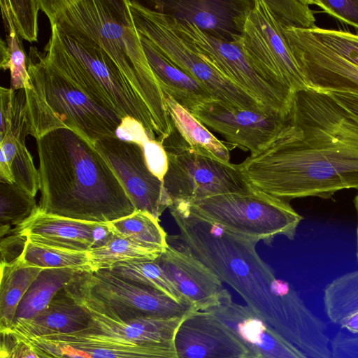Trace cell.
<instances>
[{"label":"cell","instance_id":"obj_43","mask_svg":"<svg viewBox=\"0 0 358 358\" xmlns=\"http://www.w3.org/2000/svg\"><path fill=\"white\" fill-rule=\"evenodd\" d=\"M1 239V263H9L18 258L27 241V238L17 234H9Z\"/></svg>","mask_w":358,"mask_h":358},{"label":"cell","instance_id":"obj_14","mask_svg":"<svg viewBox=\"0 0 358 358\" xmlns=\"http://www.w3.org/2000/svg\"><path fill=\"white\" fill-rule=\"evenodd\" d=\"M41 358H177L173 344H141L90 328L22 339Z\"/></svg>","mask_w":358,"mask_h":358},{"label":"cell","instance_id":"obj_13","mask_svg":"<svg viewBox=\"0 0 358 358\" xmlns=\"http://www.w3.org/2000/svg\"><path fill=\"white\" fill-rule=\"evenodd\" d=\"M94 147L119 180L135 210L146 211L159 219L173 202L163 180L149 169L142 148L117 138L97 141Z\"/></svg>","mask_w":358,"mask_h":358},{"label":"cell","instance_id":"obj_42","mask_svg":"<svg viewBox=\"0 0 358 358\" xmlns=\"http://www.w3.org/2000/svg\"><path fill=\"white\" fill-rule=\"evenodd\" d=\"M332 358H358V334L339 331L331 340Z\"/></svg>","mask_w":358,"mask_h":358},{"label":"cell","instance_id":"obj_26","mask_svg":"<svg viewBox=\"0 0 358 358\" xmlns=\"http://www.w3.org/2000/svg\"><path fill=\"white\" fill-rule=\"evenodd\" d=\"M0 268V331L7 333L15 322L22 299L43 268L26 264L20 257L1 263Z\"/></svg>","mask_w":358,"mask_h":358},{"label":"cell","instance_id":"obj_10","mask_svg":"<svg viewBox=\"0 0 358 358\" xmlns=\"http://www.w3.org/2000/svg\"><path fill=\"white\" fill-rule=\"evenodd\" d=\"M159 142L168 159L164 186L173 203L189 204L250 188L238 164L222 163L194 152L173 125L171 134Z\"/></svg>","mask_w":358,"mask_h":358},{"label":"cell","instance_id":"obj_36","mask_svg":"<svg viewBox=\"0 0 358 358\" xmlns=\"http://www.w3.org/2000/svg\"><path fill=\"white\" fill-rule=\"evenodd\" d=\"M276 20L285 28L310 29L316 27L309 0H265Z\"/></svg>","mask_w":358,"mask_h":358},{"label":"cell","instance_id":"obj_5","mask_svg":"<svg viewBox=\"0 0 358 358\" xmlns=\"http://www.w3.org/2000/svg\"><path fill=\"white\" fill-rule=\"evenodd\" d=\"M27 66L31 85L24 90L29 135L37 139L51 131L68 129L93 145L116 138L122 119L60 73L35 46L29 48Z\"/></svg>","mask_w":358,"mask_h":358},{"label":"cell","instance_id":"obj_15","mask_svg":"<svg viewBox=\"0 0 358 358\" xmlns=\"http://www.w3.org/2000/svg\"><path fill=\"white\" fill-rule=\"evenodd\" d=\"M191 113L207 128L227 142L255 155L279 133L288 117L271 112L238 108L213 99L194 107Z\"/></svg>","mask_w":358,"mask_h":358},{"label":"cell","instance_id":"obj_9","mask_svg":"<svg viewBox=\"0 0 358 358\" xmlns=\"http://www.w3.org/2000/svg\"><path fill=\"white\" fill-rule=\"evenodd\" d=\"M127 2L138 34L148 39L182 71L203 85L217 100L238 108L271 111L221 74L194 46L184 41L171 26L166 14L138 1Z\"/></svg>","mask_w":358,"mask_h":358},{"label":"cell","instance_id":"obj_2","mask_svg":"<svg viewBox=\"0 0 358 358\" xmlns=\"http://www.w3.org/2000/svg\"><path fill=\"white\" fill-rule=\"evenodd\" d=\"M169 209L181 241L222 282L232 287L252 311L285 338L303 327L308 307L291 285L276 279L260 259L257 242L201 219L186 204L175 203Z\"/></svg>","mask_w":358,"mask_h":358},{"label":"cell","instance_id":"obj_38","mask_svg":"<svg viewBox=\"0 0 358 358\" xmlns=\"http://www.w3.org/2000/svg\"><path fill=\"white\" fill-rule=\"evenodd\" d=\"M309 2L338 20L358 29V0H309Z\"/></svg>","mask_w":358,"mask_h":358},{"label":"cell","instance_id":"obj_30","mask_svg":"<svg viewBox=\"0 0 358 358\" xmlns=\"http://www.w3.org/2000/svg\"><path fill=\"white\" fill-rule=\"evenodd\" d=\"M323 303L327 317L337 325L358 311V270L329 282L324 289Z\"/></svg>","mask_w":358,"mask_h":358},{"label":"cell","instance_id":"obj_27","mask_svg":"<svg viewBox=\"0 0 358 358\" xmlns=\"http://www.w3.org/2000/svg\"><path fill=\"white\" fill-rule=\"evenodd\" d=\"M80 271H83L75 268L43 269L22 299L15 322L31 319L41 313Z\"/></svg>","mask_w":358,"mask_h":358},{"label":"cell","instance_id":"obj_34","mask_svg":"<svg viewBox=\"0 0 358 358\" xmlns=\"http://www.w3.org/2000/svg\"><path fill=\"white\" fill-rule=\"evenodd\" d=\"M1 15L5 30L8 34L6 41L1 38L0 67L2 70L10 71V88L13 90L29 89L31 85L27 71V56L22 45L9 17L4 13Z\"/></svg>","mask_w":358,"mask_h":358},{"label":"cell","instance_id":"obj_1","mask_svg":"<svg viewBox=\"0 0 358 358\" xmlns=\"http://www.w3.org/2000/svg\"><path fill=\"white\" fill-rule=\"evenodd\" d=\"M238 166L252 189L289 202L358 191V122L328 93L295 92L285 125Z\"/></svg>","mask_w":358,"mask_h":358},{"label":"cell","instance_id":"obj_4","mask_svg":"<svg viewBox=\"0 0 358 358\" xmlns=\"http://www.w3.org/2000/svg\"><path fill=\"white\" fill-rule=\"evenodd\" d=\"M50 25L76 41L105 52L146 104L157 128V140L173 124L164 94L144 52L127 0H39Z\"/></svg>","mask_w":358,"mask_h":358},{"label":"cell","instance_id":"obj_8","mask_svg":"<svg viewBox=\"0 0 358 358\" xmlns=\"http://www.w3.org/2000/svg\"><path fill=\"white\" fill-rule=\"evenodd\" d=\"M66 288L80 305L119 320L145 315L183 318L196 311L159 290L106 269L80 271Z\"/></svg>","mask_w":358,"mask_h":358},{"label":"cell","instance_id":"obj_35","mask_svg":"<svg viewBox=\"0 0 358 358\" xmlns=\"http://www.w3.org/2000/svg\"><path fill=\"white\" fill-rule=\"evenodd\" d=\"M1 13L10 19L19 37L29 42L38 40L39 0H0Z\"/></svg>","mask_w":358,"mask_h":358},{"label":"cell","instance_id":"obj_29","mask_svg":"<svg viewBox=\"0 0 358 358\" xmlns=\"http://www.w3.org/2000/svg\"><path fill=\"white\" fill-rule=\"evenodd\" d=\"M87 252L90 271L109 269L121 262L155 260L162 254L115 234L106 243Z\"/></svg>","mask_w":358,"mask_h":358},{"label":"cell","instance_id":"obj_19","mask_svg":"<svg viewBox=\"0 0 358 358\" xmlns=\"http://www.w3.org/2000/svg\"><path fill=\"white\" fill-rule=\"evenodd\" d=\"M168 246L155 261L196 311L215 305L222 291V282L196 257L178 235L167 236Z\"/></svg>","mask_w":358,"mask_h":358},{"label":"cell","instance_id":"obj_46","mask_svg":"<svg viewBox=\"0 0 358 358\" xmlns=\"http://www.w3.org/2000/svg\"><path fill=\"white\" fill-rule=\"evenodd\" d=\"M357 213V259L358 262V191L353 200Z\"/></svg>","mask_w":358,"mask_h":358},{"label":"cell","instance_id":"obj_44","mask_svg":"<svg viewBox=\"0 0 358 358\" xmlns=\"http://www.w3.org/2000/svg\"><path fill=\"white\" fill-rule=\"evenodd\" d=\"M328 94L358 122V95L338 92H331Z\"/></svg>","mask_w":358,"mask_h":358},{"label":"cell","instance_id":"obj_16","mask_svg":"<svg viewBox=\"0 0 358 358\" xmlns=\"http://www.w3.org/2000/svg\"><path fill=\"white\" fill-rule=\"evenodd\" d=\"M284 28L307 87L358 95V66L313 38L306 29Z\"/></svg>","mask_w":358,"mask_h":358},{"label":"cell","instance_id":"obj_12","mask_svg":"<svg viewBox=\"0 0 358 358\" xmlns=\"http://www.w3.org/2000/svg\"><path fill=\"white\" fill-rule=\"evenodd\" d=\"M237 41L260 73L277 88L290 95L308 88L284 28L265 0H254Z\"/></svg>","mask_w":358,"mask_h":358},{"label":"cell","instance_id":"obj_20","mask_svg":"<svg viewBox=\"0 0 358 358\" xmlns=\"http://www.w3.org/2000/svg\"><path fill=\"white\" fill-rule=\"evenodd\" d=\"M254 0L152 1L155 10L178 21L195 25L222 41H236L241 36L245 16Z\"/></svg>","mask_w":358,"mask_h":358},{"label":"cell","instance_id":"obj_41","mask_svg":"<svg viewBox=\"0 0 358 358\" xmlns=\"http://www.w3.org/2000/svg\"><path fill=\"white\" fill-rule=\"evenodd\" d=\"M115 136L122 141L134 143L141 147L150 139L143 125L130 116L122 119L115 130Z\"/></svg>","mask_w":358,"mask_h":358},{"label":"cell","instance_id":"obj_37","mask_svg":"<svg viewBox=\"0 0 358 358\" xmlns=\"http://www.w3.org/2000/svg\"><path fill=\"white\" fill-rule=\"evenodd\" d=\"M306 30L322 45L358 66V34L317 27Z\"/></svg>","mask_w":358,"mask_h":358},{"label":"cell","instance_id":"obj_21","mask_svg":"<svg viewBox=\"0 0 358 358\" xmlns=\"http://www.w3.org/2000/svg\"><path fill=\"white\" fill-rule=\"evenodd\" d=\"M173 346L177 358H252L230 329L207 311H193L183 317Z\"/></svg>","mask_w":358,"mask_h":358},{"label":"cell","instance_id":"obj_22","mask_svg":"<svg viewBox=\"0 0 358 358\" xmlns=\"http://www.w3.org/2000/svg\"><path fill=\"white\" fill-rule=\"evenodd\" d=\"M90 321L88 312L65 287L41 313L31 319L16 320L7 333L20 339L67 334L87 328Z\"/></svg>","mask_w":358,"mask_h":358},{"label":"cell","instance_id":"obj_7","mask_svg":"<svg viewBox=\"0 0 358 358\" xmlns=\"http://www.w3.org/2000/svg\"><path fill=\"white\" fill-rule=\"evenodd\" d=\"M188 206L194 215L225 230L258 243H271L276 236L293 240L302 220L284 201L251 187L247 190L216 194Z\"/></svg>","mask_w":358,"mask_h":358},{"label":"cell","instance_id":"obj_23","mask_svg":"<svg viewBox=\"0 0 358 358\" xmlns=\"http://www.w3.org/2000/svg\"><path fill=\"white\" fill-rule=\"evenodd\" d=\"M83 307L90 316L88 328L118 340L141 344H173L176 330L183 319L145 315L119 320Z\"/></svg>","mask_w":358,"mask_h":358},{"label":"cell","instance_id":"obj_3","mask_svg":"<svg viewBox=\"0 0 358 358\" xmlns=\"http://www.w3.org/2000/svg\"><path fill=\"white\" fill-rule=\"evenodd\" d=\"M36 141L41 210L96 222H110L135 210L90 141L68 129L51 131Z\"/></svg>","mask_w":358,"mask_h":358},{"label":"cell","instance_id":"obj_39","mask_svg":"<svg viewBox=\"0 0 358 358\" xmlns=\"http://www.w3.org/2000/svg\"><path fill=\"white\" fill-rule=\"evenodd\" d=\"M141 148L149 169L163 180L168 167V159L162 144L157 140L150 139Z\"/></svg>","mask_w":358,"mask_h":358},{"label":"cell","instance_id":"obj_18","mask_svg":"<svg viewBox=\"0 0 358 358\" xmlns=\"http://www.w3.org/2000/svg\"><path fill=\"white\" fill-rule=\"evenodd\" d=\"M9 234H20L36 244L78 252L100 247L113 236L108 222L71 219L39 208Z\"/></svg>","mask_w":358,"mask_h":358},{"label":"cell","instance_id":"obj_40","mask_svg":"<svg viewBox=\"0 0 358 358\" xmlns=\"http://www.w3.org/2000/svg\"><path fill=\"white\" fill-rule=\"evenodd\" d=\"M0 358H41L26 341L1 333Z\"/></svg>","mask_w":358,"mask_h":358},{"label":"cell","instance_id":"obj_11","mask_svg":"<svg viewBox=\"0 0 358 358\" xmlns=\"http://www.w3.org/2000/svg\"><path fill=\"white\" fill-rule=\"evenodd\" d=\"M166 15L175 31L221 74L269 110L288 117L293 95L271 83L253 64L238 41L229 42L216 38L191 23Z\"/></svg>","mask_w":358,"mask_h":358},{"label":"cell","instance_id":"obj_28","mask_svg":"<svg viewBox=\"0 0 358 358\" xmlns=\"http://www.w3.org/2000/svg\"><path fill=\"white\" fill-rule=\"evenodd\" d=\"M108 224L113 234L148 250L162 253L168 246V235L159 224V219L146 211L134 210Z\"/></svg>","mask_w":358,"mask_h":358},{"label":"cell","instance_id":"obj_45","mask_svg":"<svg viewBox=\"0 0 358 358\" xmlns=\"http://www.w3.org/2000/svg\"><path fill=\"white\" fill-rule=\"evenodd\" d=\"M338 325L350 334H358V311L345 317Z\"/></svg>","mask_w":358,"mask_h":358},{"label":"cell","instance_id":"obj_24","mask_svg":"<svg viewBox=\"0 0 358 358\" xmlns=\"http://www.w3.org/2000/svg\"><path fill=\"white\" fill-rule=\"evenodd\" d=\"M138 36L164 96H171L190 112L201 103L216 99L203 85L173 64L148 39Z\"/></svg>","mask_w":358,"mask_h":358},{"label":"cell","instance_id":"obj_32","mask_svg":"<svg viewBox=\"0 0 358 358\" xmlns=\"http://www.w3.org/2000/svg\"><path fill=\"white\" fill-rule=\"evenodd\" d=\"M20 259L29 265L46 268H75L90 271L87 252L63 250L34 243L27 239Z\"/></svg>","mask_w":358,"mask_h":358},{"label":"cell","instance_id":"obj_33","mask_svg":"<svg viewBox=\"0 0 358 358\" xmlns=\"http://www.w3.org/2000/svg\"><path fill=\"white\" fill-rule=\"evenodd\" d=\"M38 208L35 197L15 184L0 181L1 238L29 218Z\"/></svg>","mask_w":358,"mask_h":358},{"label":"cell","instance_id":"obj_25","mask_svg":"<svg viewBox=\"0 0 358 358\" xmlns=\"http://www.w3.org/2000/svg\"><path fill=\"white\" fill-rule=\"evenodd\" d=\"M171 122L189 147L198 154L225 164L230 162L234 145L219 140L190 111L165 95Z\"/></svg>","mask_w":358,"mask_h":358},{"label":"cell","instance_id":"obj_6","mask_svg":"<svg viewBox=\"0 0 358 358\" xmlns=\"http://www.w3.org/2000/svg\"><path fill=\"white\" fill-rule=\"evenodd\" d=\"M43 52L60 73L96 103L120 119L135 118L150 138L157 140V128L146 104L100 48L76 41L51 25V35Z\"/></svg>","mask_w":358,"mask_h":358},{"label":"cell","instance_id":"obj_17","mask_svg":"<svg viewBox=\"0 0 358 358\" xmlns=\"http://www.w3.org/2000/svg\"><path fill=\"white\" fill-rule=\"evenodd\" d=\"M227 326L252 358H309L246 305L233 301L223 289L217 303L206 310Z\"/></svg>","mask_w":358,"mask_h":358},{"label":"cell","instance_id":"obj_31","mask_svg":"<svg viewBox=\"0 0 358 358\" xmlns=\"http://www.w3.org/2000/svg\"><path fill=\"white\" fill-rule=\"evenodd\" d=\"M106 270L125 279L159 290L180 303L189 305L155 260L121 262Z\"/></svg>","mask_w":358,"mask_h":358}]
</instances>
